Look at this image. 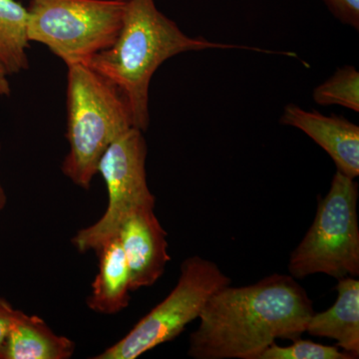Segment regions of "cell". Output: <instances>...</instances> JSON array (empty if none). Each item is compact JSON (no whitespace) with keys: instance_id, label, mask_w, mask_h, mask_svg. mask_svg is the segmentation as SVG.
Returning <instances> with one entry per match:
<instances>
[{"instance_id":"3","label":"cell","mask_w":359,"mask_h":359,"mask_svg":"<svg viewBox=\"0 0 359 359\" xmlns=\"http://www.w3.org/2000/svg\"><path fill=\"white\" fill-rule=\"evenodd\" d=\"M67 128L69 153L62 171L73 183L89 189L106 149L134 127L124 97L88 65L67 66Z\"/></svg>"},{"instance_id":"11","label":"cell","mask_w":359,"mask_h":359,"mask_svg":"<svg viewBox=\"0 0 359 359\" xmlns=\"http://www.w3.org/2000/svg\"><path fill=\"white\" fill-rule=\"evenodd\" d=\"M95 252L99 257V271L87 304L96 313L112 316L129 304L131 287L128 266L117 235L105 241Z\"/></svg>"},{"instance_id":"12","label":"cell","mask_w":359,"mask_h":359,"mask_svg":"<svg viewBox=\"0 0 359 359\" xmlns=\"http://www.w3.org/2000/svg\"><path fill=\"white\" fill-rule=\"evenodd\" d=\"M75 344L52 332L42 318L18 311L7 337L4 359H68Z\"/></svg>"},{"instance_id":"2","label":"cell","mask_w":359,"mask_h":359,"mask_svg":"<svg viewBox=\"0 0 359 359\" xmlns=\"http://www.w3.org/2000/svg\"><path fill=\"white\" fill-rule=\"evenodd\" d=\"M205 49L278 53L188 36L173 20L161 13L154 0H127L121 29L114 43L92 56L86 65L119 90L128 105L134 127L144 132L150 121L149 87L156 71L175 55Z\"/></svg>"},{"instance_id":"9","label":"cell","mask_w":359,"mask_h":359,"mask_svg":"<svg viewBox=\"0 0 359 359\" xmlns=\"http://www.w3.org/2000/svg\"><path fill=\"white\" fill-rule=\"evenodd\" d=\"M280 123L302 130L334 160L337 171L355 180L359 175V127L339 117L306 111L290 104Z\"/></svg>"},{"instance_id":"4","label":"cell","mask_w":359,"mask_h":359,"mask_svg":"<svg viewBox=\"0 0 359 359\" xmlns=\"http://www.w3.org/2000/svg\"><path fill=\"white\" fill-rule=\"evenodd\" d=\"M127 0H29L27 36L66 66L86 65L109 48L121 29Z\"/></svg>"},{"instance_id":"1","label":"cell","mask_w":359,"mask_h":359,"mask_svg":"<svg viewBox=\"0 0 359 359\" xmlns=\"http://www.w3.org/2000/svg\"><path fill=\"white\" fill-rule=\"evenodd\" d=\"M313 313L308 292L290 275L273 273L245 287L226 285L200 314L188 355L257 359L276 339H299Z\"/></svg>"},{"instance_id":"18","label":"cell","mask_w":359,"mask_h":359,"mask_svg":"<svg viewBox=\"0 0 359 359\" xmlns=\"http://www.w3.org/2000/svg\"><path fill=\"white\" fill-rule=\"evenodd\" d=\"M9 73L6 66L0 61V95L8 96L11 88L8 80Z\"/></svg>"},{"instance_id":"19","label":"cell","mask_w":359,"mask_h":359,"mask_svg":"<svg viewBox=\"0 0 359 359\" xmlns=\"http://www.w3.org/2000/svg\"><path fill=\"white\" fill-rule=\"evenodd\" d=\"M0 149H1V146H0ZM6 205V192H4V187H2L1 183H0V212L4 209Z\"/></svg>"},{"instance_id":"17","label":"cell","mask_w":359,"mask_h":359,"mask_svg":"<svg viewBox=\"0 0 359 359\" xmlns=\"http://www.w3.org/2000/svg\"><path fill=\"white\" fill-rule=\"evenodd\" d=\"M18 309H13L4 299H0V358L4 359L7 337Z\"/></svg>"},{"instance_id":"10","label":"cell","mask_w":359,"mask_h":359,"mask_svg":"<svg viewBox=\"0 0 359 359\" xmlns=\"http://www.w3.org/2000/svg\"><path fill=\"white\" fill-rule=\"evenodd\" d=\"M337 297L332 308L313 313L306 332L313 337H327L337 346L359 358V280L353 276L339 278Z\"/></svg>"},{"instance_id":"8","label":"cell","mask_w":359,"mask_h":359,"mask_svg":"<svg viewBox=\"0 0 359 359\" xmlns=\"http://www.w3.org/2000/svg\"><path fill=\"white\" fill-rule=\"evenodd\" d=\"M154 209L146 207L132 212L118 229L117 237L129 269L131 292L154 285L171 261L167 233Z\"/></svg>"},{"instance_id":"16","label":"cell","mask_w":359,"mask_h":359,"mask_svg":"<svg viewBox=\"0 0 359 359\" xmlns=\"http://www.w3.org/2000/svg\"><path fill=\"white\" fill-rule=\"evenodd\" d=\"M330 11L344 25L359 28V0H325Z\"/></svg>"},{"instance_id":"15","label":"cell","mask_w":359,"mask_h":359,"mask_svg":"<svg viewBox=\"0 0 359 359\" xmlns=\"http://www.w3.org/2000/svg\"><path fill=\"white\" fill-rule=\"evenodd\" d=\"M292 341L289 346H278L273 342L257 359H354L346 351H340L337 346H323L301 337Z\"/></svg>"},{"instance_id":"14","label":"cell","mask_w":359,"mask_h":359,"mask_svg":"<svg viewBox=\"0 0 359 359\" xmlns=\"http://www.w3.org/2000/svg\"><path fill=\"white\" fill-rule=\"evenodd\" d=\"M313 100L320 105H339L359 112L358 71L351 65L339 68L314 89Z\"/></svg>"},{"instance_id":"6","label":"cell","mask_w":359,"mask_h":359,"mask_svg":"<svg viewBox=\"0 0 359 359\" xmlns=\"http://www.w3.org/2000/svg\"><path fill=\"white\" fill-rule=\"evenodd\" d=\"M230 285L231 278L214 262L199 256L188 257L181 264L176 287L166 299L123 339L93 358L135 359L171 341L199 318L215 292Z\"/></svg>"},{"instance_id":"7","label":"cell","mask_w":359,"mask_h":359,"mask_svg":"<svg viewBox=\"0 0 359 359\" xmlns=\"http://www.w3.org/2000/svg\"><path fill=\"white\" fill-rule=\"evenodd\" d=\"M147 144L143 131L136 127L118 136L106 149L97 166L108 192V205L100 219L81 229L72 243L80 252L95 250L118 229L132 212L141 208H155L146 174Z\"/></svg>"},{"instance_id":"5","label":"cell","mask_w":359,"mask_h":359,"mask_svg":"<svg viewBox=\"0 0 359 359\" xmlns=\"http://www.w3.org/2000/svg\"><path fill=\"white\" fill-rule=\"evenodd\" d=\"M358 184L337 171L318 204L311 228L290 254V275L332 278L359 276Z\"/></svg>"},{"instance_id":"13","label":"cell","mask_w":359,"mask_h":359,"mask_svg":"<svg viewBox=\"0 0 359 359\" xmlns=\"http://www.w3.org/2000/svg\"><path fill=\"white\" fill-rule=\"evenodd\" d=\"M27 8L16 0H0V61L9 75L29 66L27 49Z\"/></svg>"}]
</instances>
